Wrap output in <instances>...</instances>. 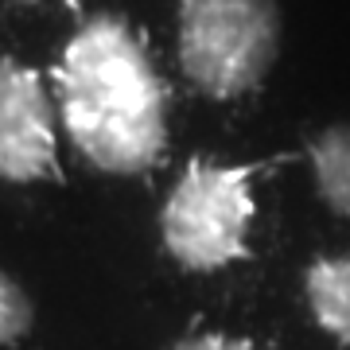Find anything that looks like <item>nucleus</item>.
Instances as JSON below:
<instances>
[{"mask_svg": "<svg viewBox=\"0 0 350 350\" xmlns=\"http://www.w3.org/2000/svg\"><path fill=\"white\" fill-rule=\"evenodd\" d=\"M63 121L90 163L137 175L160 160L163 86L121 16H94L75 31L55 66Z\"/></svg>", "mask_w": 350, "mask_h": 350, "instance_id": "f257e3e1", "label": "nucleus"}, {"mask_svg": "<svg viewBox=\"0 0 350 350\" xmlns=\"http://www.w3.org/2000/svg\"><path fill=\"white\" fill-rule=\"evenodd\" d=\"M280 47L276 0H179V63L206 98H238Z\"/></svg>", "mask_w": 350, "mask_h": 350, "instance_id": "f03ea898", "label": "nucleus"}, {"mask_svg": "<svg viewBox=\"0 0 350 350\" xmlns=\"http://www.w3.org/2000/svg\"><path fill=\"white\" fill-rule=\"evenodd\" d=\"M253 167L191 160L163 202V245L191 273H214L245 253L253 218Z\"/></svg>", "mask_w": 350, "mask_h": 350, "instance_id": "7ed1b4c3", "label": "nucleus"}, {"mask_svg": "<svg viewBox=\"0 0 350 350\" xmlns=\"http://www.w3.org/2000/svg\"><path fill=\"white\" fill-rule=\"evenodd\" d=\"M55 172L51 101L36 70L0 55V175L31 183Z\"/></svg>", "mask_w": 350, "mask_h": 350, "instance_id": "20e7f679", "label": "nucleus"}, {"mask_svg": "<svg viewBox=\"0 0 350 350\" xmlns=\"http://www.w3.org/2000/svg\"><path fill=\"white\" fill-rule=\"evenodd\" d=\"M315 319L350 347V257H323L304 276Z\"/></svg>", "mask_w": 350, "mask_h": 350, "instance_id": "39448f33", "label": "nucleus"}, {"mask_svg": "<svg viewBox=\"0 0 350 350\" xmlns=\"http://www.w3.org/2000/svg\"><path fill=\"white\" fill-rule=\"evenodd\" d=\"M312 167L327 206L350 218V125H331L312 140Z\"/></svg>", "mask_w": 350, "mask_h": 350, "instance_id": "423d86ee", "label": "nucleus"}, {"mask_svg": "<svg viewBox=\"0 0 350 350\" xmlns=\"http://www.w3.org/2000/svg\"><path fill=\"white\" fill-rule=\"evenodd\" d=\"M27 327H31V304L8 276L0 273V347L20 338Z\"/></svg>", "mask_w": 350, "mask_h": 350, "instance_id": "0eeeda50", "label": "nucleus"}, {"mask_svg": "<svg viewBox=\"0 0 350 350\" xmlns=\"http://www.w3.org/2000/svg\"><path fill=\"white\" fill-rule=\"evenodd\" d=\"M175 350H257V347L238 342V338H226V335H191L183 342H175Z\"/></svg>", "mask_w": 350, "mask_h": 350, "instance_id": "6e6552de", "label": "nucleus"}, {"mask_svg": "<svg viewBox=\"0 0 350 350\" xmlns=\"http://www.w3.org/2000/svg\"><path fill=\"white\" fill-rule=\"evenodd\" d=\"M16 4H39V0H16Z\"/></svg>", "mask_w": 350, "mask_h": 350, "instance_id": "1a4fd4ad", "label": "nucleus"}]
</instances>
